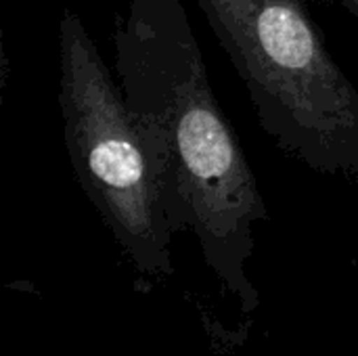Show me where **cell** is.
I'll return each instance as SVG.
<instances>
[{
	"instance_id": "obj_4",
	"label": "cell",
	"mask_w": 358,
	"mask_h": 356,
	"mask_svg": "<svg viewBox=\"0 0 358 356\" xmlns=\"http://www.w3.org/2000/svg\"><path fill=\"white\" fill-rule=\"evenodd\" d=\"M344 8H348L355 17L358 19V0H338Z\"/></svg>"
},
{
	"instance_id": "obj_1",
	"label": "cell",
	"mask_w": 358,
	"mask_h": 356,
	"mask_svg": "<svg viewBox=\"0 0 358 356\" xmlns=\"http://www.w3.org/2000/svg\"><path fill=\"white\" fill-rule=\"evenodd\" d=\"M113 69L168 225H193L218 250L243 245L266 206L212 92L185 0H128L113 27Z\"/></svg>"
},
{
	"instance_id": "obj_2",
	"label": "cell",
	"mask_w": 358,
	"mask_h": 356,
	"mask_svg": "<svg viewBox=\"0 0 358 356\" xmlns=\"http://www.w3.org/2000/svg\"><path fill=\"white\" fill-rule=\"evenodd\" d=\"M277 147L327 176L358 174V90L306 0H195Z\"/></svg>"
},
{
	"instance_id": "obj_3",
	"label": "cell",
	"mask_w": 358,
	"mask_h": 356,
	"mask_svg": "<svg viewBox=\"0 0 358 356\" xmlns=\"http://www.w3.org/2000/svg\"><path fill=\"white\" fill-rule=\"evenodd\" d=\"M59 61L63 138L82 191L117 237L134 250L157 248L170 225L149 151L82 17L67 6Z\"/></svg>"
}]
</instances>
